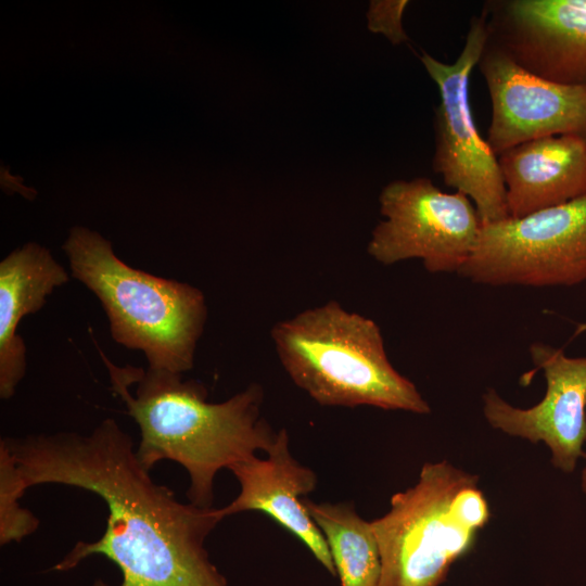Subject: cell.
Instances as JSON below:
<instances>
[{
	"instance_id": "cell-9",
	"label": "cell",
	"mask_w": 586,
	"mask_h": 586,
	"mask_svg": "<svg viewBox=\"0 0 586 586\" xmlns=\"http://www.w3.org/2000/svg\"><path fill=\"white\" fill-rule=\"evenodd\" d=\"M477 67L492 106L486 141L497 156L545 137L586 139V87L537 76L488 41Z\"/></svg>"
},
{
	"instance_id": "cell-8",
	"label": "cell",
	"mask_w": 586,
	"mask_h": 586,
	"mask_svg": "<svg viewBox=\"0 0 586 586\" xmlns=\"http://www.w3.org/2000/svg\"><path fill=\"white\" fill-rule=\"evenodd\" d=\"M379 203L383 219L367 246L375 262L419 259L429 272L458 273L472 255L483 224L466 194L444 192L419 177L390 182Z\"/></svg>"
},
{
	"instance_id": "cell-6",
	"label": "cell",
	"mask_w": 586,
	"mask_h": 586,
	"mask_svg": "<svg viewBox=\"0 0 586 586\" xmlns=\"http://www.w3.org/2000/svg\"><path fill=\"white\" fill-rule=\"evenodd\" d=\"M457 275L492 286L586 281V193L520 218L482 225L474 251Z\"/></svg>"
},
{
	"instance_id": "cell-1",
	"label": "cell",
	"mask_w": 586,
	"mask_h": 586,
	"mask_svg": "<svg viewBox=\"0 0 586 586\" xmlns=\"http://www.w3.org/2000/svg\"><path fill=\"white\" fill-rule=\"evenodd\" d=\"M21 487L60 484L98 495L107 506L103 535L77 542L51 570L64 572L104 556L122 572L119 586H228L205 539L224 519L218 508L179 501L139 460L131 436L106 418L87 434L31 433L1 438Z\"/></svg>"
},
{
	"instance_id": "cell-13",
	"label": "cell",
	"mask_w": 586,
	"mask_h": 586,
	"mask_svg": "<svg viewBox=\"0 0 586 586\" xmlns=\"http://www.w3.org/2000/svg\"><path fill=\"white\" fill-rule=\"evenodd\" d=\"M509 217L520 218L586 193V139L551 136L498 156Z\"/></svg>"
},
{
	"instance_id": "cell-4",
	"label": "cell",
	"mask_w": 586,
	"mask_h": 586,
	"mask_svg": "<svg viewBox=\"0 0 586 586\" xmlns=\"http://www.w3.org/2000/svg\"><path fill=\"white\" fill-rule=\"evenodd\" d=\"M63 250L72 276L101 303L116 343L141 351L151 369H192L207 319L200 289L129 266L109 240L86 227L72 228Z\"/></svg>"
},
{
	"instance_id": "cell-17",
	"label": "cell",
	"mask_w": 586,
	"mask_h": 586,
	"mask_svg": "<svg viewBox=\"0 0 586 586\" xmlns=\"http://www.w3.org/2000/svg\"><path fill=\"white\" fill-rule=\"evenodd\" d=\"M584 458H586V453L584 455ZM581 489L586 497V464L581 473Z\"/></svg>"
},
{
	"instance_id": "cell-15",
	"label": "cell",
	"mask_w": 586,
	"mask_h": 586,
	"mask_svg": "<svg viewBox=\"0 0 586 586\" xmlns=\"http://www.w3.org/2000/svg\"><path fill=\"white\" fill-rule=\"evenodd\" d=\"M302 501L327 542L341 586H380L382 564L372 522L357 513L354 502Z\"/></svg>"
},
{
	"instance_id": "cell-16",
	"label": "cell",
	"mask_w": 586,
	"mask_h": 586,
	"mask_svg": "<svg viewBox=\"0 0 586 586\" xmlns=\"http://www.w3.org/2000/svg\"><path fill=\"white\" fill-rule=\"evenodd\" d=\"M408 1H372L368 12V25L371 31L383 34L390 41L397 44L408 39L402 16Z\"/></svg>"
},
{
	"instance_id": "cell-5",
	"label": "cell",
	"mask_w": 586,
	"mask_h": 586,
	"mask_svg": "<svg viewBox=\"0 0 586 586\" xmlns=\"http://www.w3.org/2000/svg\"><path fill=\"white\" fill-rule=\"evenodd\" d=\"M489 518L477 475L447 460L424 463L418 482L395 493L388 511L371 521L381 556L380 586H441Z\"/></svg>"
},
{
	"instance_id": "cell-14",
	"label": "cell",
	"mask_w": 586,
	"mask_h": 586,
	"mask_svg": "<svg viewBox=\"0 0 586 586\" xmlns=\"http://www.w3.org/2000/svg\"><path fill=\"white\" fill-rule=\"evenodd\" d=\"M69 275L50 250L28 242L0 263V397L10 399L26 372V346L17 333L21 321L39 311Z\"/></svg>"
},
{
	"instance_id": "cell-11",
	"label": "cell",
	"mask_w": 586,
	"mask_h": 586,
	"mask_svg": "<svg viewBox=\"0 0 586 586\" xmlns=\"http://www.w3.org/2000/svg\"><path fill=\"white\" fill-rule=\"evenodd\" d=\"M487 41L543 78L586 87V0H489Z\"/></svg>"
},
{
	"instance_id": "cell-12",
	"label": "cell",
	"mask_w": 586,
	"mask_h": 586,
	"mask_svg": "<svg viewBox=\"0 0 586 586\" xmlns=\"http://www.w3.org/2000/svg\"><path fill=\"white\" fill-rule=\"evenodd\" d=\"M267 458L256 456L238 462L228 470L240 484L238 496L218 508L226 517L244 511H258L293 534L332 576L335 566L327 542L303 505V498L317 487V475L298 462L289 449V434L280 429Z\"/></svg>"
},
{
	"instance_id": "cell-3",
	"label": "cell",
	"mask_w": 586,
	"mask_h": 586,
	"mask_svg": "<svg viewBox=\"0 0 586 586\" xmlns=\"http://www.w3.org/2000/svg\"><path fill=\"white\" fill-rule=\"evenodd\" d=\"M270 336L290 379L321 406L431 412L391 364L375 321L336 301L277 322Z\"/></svg>"
},
{
	"instance_id": "cell-2",
	"label": "cell",
	"mask_w": 586,
	"mask_h": 586,
	"mask_svg": "<svg viewBox=\"0 0 586 586\" xmlns=\"http://www.w3.org/2000/svg\"><path fill=\"white\" fill-rule=\"evenodd\" d=\"M111 390L140 430L137 456L151 471L163 460L179 463L190 477L189 501L212 508L217 473L268 451L278 432L262 416L264 391L252 383L221 403L207 402L206 387L181 373L114 365L101 353Z\"/></svg>"
},
{
	"instance_id": "cell-18",
	"label": "cell",
	"mask_w": 586,
	"mask_h": 586,
	"mask_svg": "<svg viewBox=\"0 0 586 586\" xmlns=\"http://www.w3.org/2000/svg\"><path fill=\"white\" fill-rule=\"evenodd\" d=\"M583 332H586V322L581 323V324L577 326V328H576V330L574 332V335L576 336V335H578V334H581Z\"/></svg>"
},
{
	"instance_id": "cell-7",
	"label": "cell",
	"mask_w": 586,
	"mask_h": 586,
	"mask_svg": "<svg viewBox=\"0 0 586 586\" xmlns=\"http://www.w3.org/2000/svg\"><path fill=\"white\" fill-rule=\"evenodd\" d=\"M487 38L486 23L480 13L472 17L455 62L438 61L424 51L419 55L440 94L434 111L433 170L448 187L473 202L483 225L509 217L498 157L481 136L470 103V76Z\"/></svg>"
},
{
	"instance_id": "cell-10",
	"label": "cell",
	"mask_w": 586,
	"mask_h": 586,
	"mask_svg": "<svg viewBox=\"0 0 586 586\" xmlns=\"http://www.w3.org/2000/svg\"><path fill=\"white\" fill-rule=\"evenodd\" d=\"M530 355L536 369L544 372L546 393L542 400L519 408L488 388L482 396L484 418L502 433L533 444L544 443L552 466L571 473L585 455L586 357H570L540 342L530 346Z\"/></svg>"
},
{
	"instance_id": "cell-19",
	"label": "cell",
	"mask_w": 586,
	"mask_h": 586,
	"mask_svg": "<svg viewBox=\"0 0 586 586\" xmlns=\"http://www.w3.org/2000/svg\"><path fill=\"white\" fill-rule=\"evenodd\" d=\"M92 586H110L109 584H106L103 579L101 578H98L93 582Z\"/></svg>"
}]
</instances>
